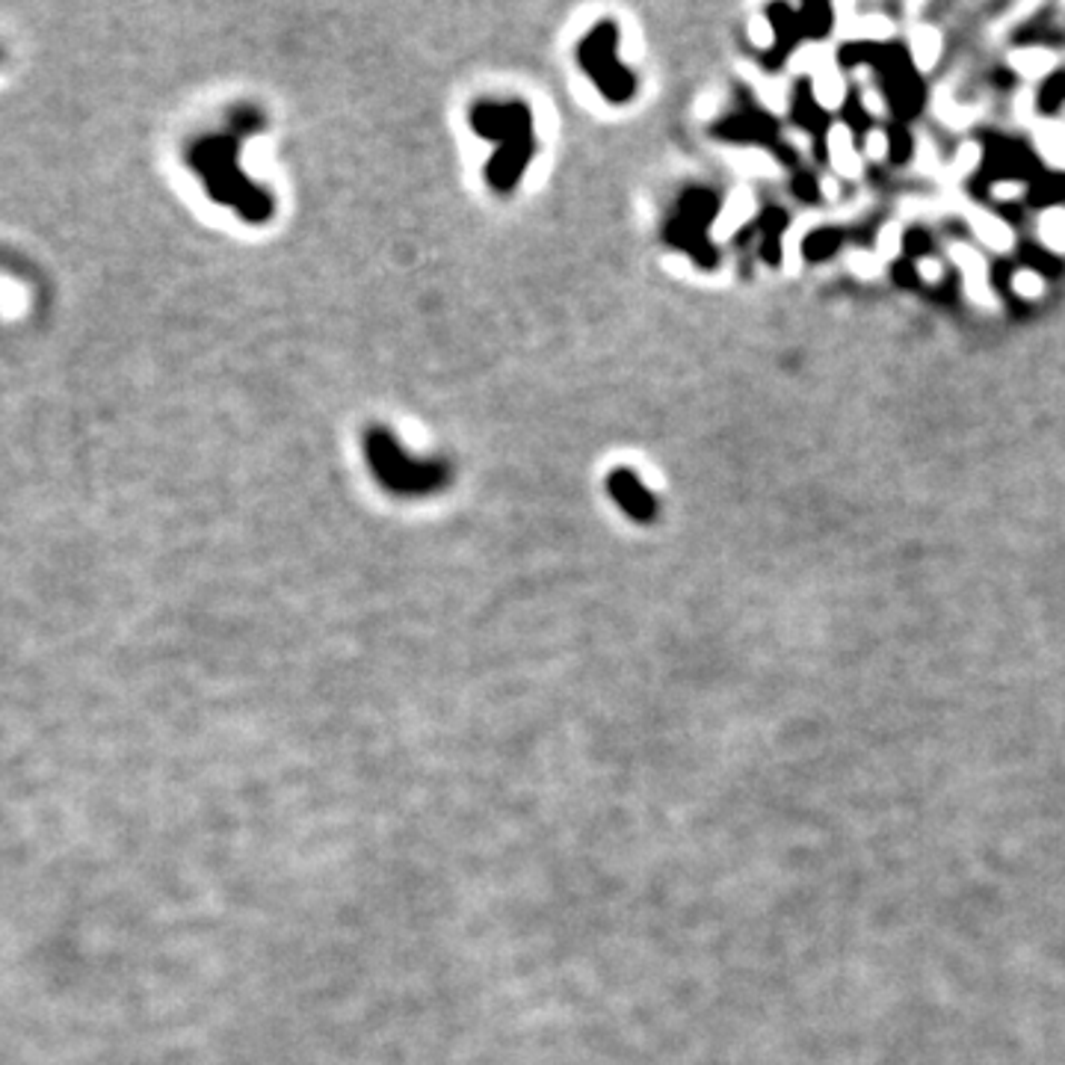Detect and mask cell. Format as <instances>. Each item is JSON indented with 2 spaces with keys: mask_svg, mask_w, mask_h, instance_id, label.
I'll list each match as a JSON object with an SVG mask.
<instances>
[{
  "mask_svg": "<svg viewBox=\"0 0 1065 1065\" xmlns=\"http://www.w3.org/2000/svg\"><path fill=\"white\" fill-rule=\"evenodd\" d=\"M1039 240L1051 252L1065 255V208H1051L1039 217Z\"/></svg>",
  "mask_w": 1065,
  "mask_h": 1065,
  "instance_id": "obj_7",
  "label": "cell"
},
{
  "mask_svg": "<svg viewBox=\"0 0 1065 1065\" xmlns=\"http://www.w3.org/2000/svg\"><path fill=\"white\" fill-rule=\"evenodd\" d=\"M918 273H920V278H924V282H929V285H938V282L945 278V264H941L938 258H920L918 260Z\"/></svg>",
  "mask_w": 1065,
  "mask_h": 1065,
  "instance_id": "obj_14",
  "label": "cell"
},
{
  "mask_svg": "<svg viewBox=\"0 0 1065 1065\" xmlns=\"http://www.w3.org/2000/svg\"><path fill=\"white\" fill-rule=\"evenodd\" d=\"M1009 66H1013L1022 78L1042 80L1048 78L1051 71H1057L1059 57L1048 48H1022V51L1009 53Z\"/></svg>",
  "mask_w": 1065,
  "mask_h": 1065,
  "instance_id": "obj_4",
  "label": "cell"
},
{
  "mask_svg": "<svg viewBox=\"0 0 1065 1065\" xmlns=\"http://www.w3.org/2000/svg\"><path fill=\"white\" fill-rule=\"evenodd\" d=\"M900 249H903V231L897 226H888L882 231V252L888 255V258H894V255H900Z\"/></svg>",
  "mask_w": 1065,
  "mask_h": 1065,
  "instance_id": "obj_15",
  "label": "cell"
},
{
  "mask_svg": "<svg viewBox=\"0 0 1065 1065\" xmlns=\"http://www.w3.org/2000/svg\"><path fill=\"white\" fill-rule=\"evenodd\" d=\"M1033 137H1036V148H1039L1042 160L1054 166V169H1059V172H1065V121L1036 119Z\"/></svg>",
  "mask_w": 1065,
  "mask_h": 1065,
  "instance_id": "obj_3",
  "label": "cell"
},
{
  "mask_svg": "<svg viewBox=\"0 0 1065 1065\" xmlns=\"http://www.w3.org/2000/svg\"><path fill=\"white\" fill-rule=\"evenodd\" d=\"M947 255L962 273V285H965V296L970 303L979 305L983 312H997V296L992 282H988L986 258L970 243H950Z\"/></svg>",
  "mask_w": 1065,
  "mask_h": 1065,
  "instance_id": "obj_1",
  "label": "cell"
},
{
  "mask_svg": "<svg viewBox=\"0 0 1065 1065\" xmlns=\"http://www.w3.org/2000/svg\"><path fill=\"white\" fill-rule=\"evenodd\" d=\"M911 57L920 71L936 69L938 57H941V33L929 24H915L911 30Z\"/></svg>",
  "mask_w": 1065,
  "mask_h": 1065,
  "instance_id": "obj_5",
  "label": "cell"
},
{
  "mask_svg": "<svg viewBox=\"0 0 1065 1065\" xmlns=\"http://www.w3.org/2000/svg\"><path fill=\"white\" fill-rule=\"evenodd\" d=\"M1013 290L1022 299H1042L1048 290V282L1036 273V269H1018L1013 276Z\"/></svg>",
  "mask_w": 1065,
  "mask_h": 1065,
  "instance_id": "obj_9",
  "label": "cell"
},
{
  "mask_svg": "<svg viewBox=\"0 0 1065 1065\" xmlns=\"http://www.w3.org/2000/svg\"><path fill=\"white\" fill-rule=\"evenodd\" d=\"M615 476L622 480V485H628V494H637V483H633L631 476H628V471H619ZM624 506H628L633 515H651L649 494H640V503H637V497H628V501H624Z\"/></svg>",
  "mask_w": 1065,
  "mask_h": 1065,
  "instance_id": "obj_11",
  "label": "cell"
},
{
  "mask_svg": "<svg viewBox=\"0 0 1065 1065\" xmlns=\"http://www.w3.org/2000/svg\"><path fill=\"white\" fill-rule=\"evenodd\" d=\"M1027 193V184L1022 181H997L992 184V196L997 201H1018Z\"/></svg>",
  "mask_w": 1065,
  "mask_h": 1065,
  "instance_id": "obj_12",
  "label": "cell"
},
{
  "mask_svg": "<svg viewBox=\"0 0 1065 1065\" xmlns=\"http://www.w3.org/2000/svg\"><path fill=\"white\" fill-rule=\"evenodd\" d=\"M962 217L968 219L970 231L986 243L992 252H1000V255H1004V252H1009L1015 246L1013 228L1006 226L1000 217H995V214H988L986 208H979V205H970L968 201L965 210H962Z\"/></svg>",
  "mask_w": 1065,
  "mask_h": 1065,
  "instance_id": "obj_2",
  "label": "cell"
},
{
  "mask_svg": "<svg viewBox=\"0 0 1065 1065\" xmlns=\"http://www.w3.org/2000/svg\"><path fill=\"white\" fill-rule=\"evenodd\" d=\"M918 169H920V172H938V169H941V160H938V155H936V146H933L929 139H920Z\"/></svg>",
  "mask_w": 1065,
  "mask_h": 1065,
  "instance_id": "obj_13",
  "label": "cell"
},
{
  "mask_svg": "<svg viewBox=\"0 0 1065 1065\" xmlns=\"http://www.w3.org/2000/svg\"><path fill=\"white\" fill-rule=\"evenodd\" d=\"M979 160H983V148H979L977 142H962L959 151H956V157H953L950 169H947V181L945 184H956L959 178H965V175L977 172Z\"/></svg>",
  "mask_w": 1065,
  "mask_h": 1065,
  "instance_id": "obj_8",
  "label": "cell"
},
{
  "mask_svg": "<svg viewBox=\"0 0 1065 1065\" xmlns=\"http://www.w3.org/2000/svg\"><path fill=\"white\" fill-rule=\"evenodd\" d=\"M933 107H936L938 119L945 121L950 130H965L970 121H977V110H974V107H962L947 87L938 89Z\"/></svg>",
  "mask_w": 1065,
  "mask_h": 1065,
  "instance_id": "obj_6",
  "label": "cell"
},
{
  "mask_svg": "<svg viewBox=\"0 0 1065 1065\" xmlns=\"http://www.w3.org/2000/svg\"><path fill=\"white\" fill-rule=\"evenodd\" d=\"M1015 121L1036 125V98H1033L1031 89H1022V92L1015 96Z\"/></svg>",
  "mask_w": 1065,
  "mask_h": 1065,
  "instance_id": "obj_10",
  "label": "cell"
},
{
  "mask_svg": "<svg viewBox=\"0 0 1065 1065\" xmlns=\"http://www.w3.org/2000/svg\"><path fill=\"white\" fill-rule=\"evenodd\" d=\"M867 142H870V155L874 157H885V151H888V139H885V134H870V137H867Z\"/></svg>",
  "mask_w": 1065,
  "mask_h": 1065,
  "instance_id": "obj_16",
  "label": "cell"
}]
</instances>
